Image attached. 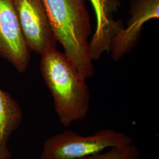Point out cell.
Segmentation results:
<instances>
[{
	"mask_svg": "<svg viewBox=\"0 0 159 159\" xmlns=\"http://www.w3.org/2000/svg\"><path fill=\"white\" fill-rule=\"evenodd\" d=\"M40 70L61 124L69 127L85 118L91 100L87 79L65 54L55 49L41 56Z\"/></svg>",
	"mask_w": 159,
	"mask_h": 159,
	"instance_id": "obj_1",
	"label": "cell"
},
{
	"mask_svg": "<svg viewBox=\"0 0 159 159\" xmlns=\"http://www.w3.org/2000/svg\"><path fill=\"white\" fill-rule=\"evenodd\" d=\"M51 29L69 61L86 79L94 68L90 50V18L85 0H42Z\"/></svg>",
	"mask_w": 159,
	"mask_h": 159,
	"instance_id": "obj_2",
	"label": "cell"
},
{
	"mask_svg": "<svg viewBox=\"0 0 159 159\" xmlns=\"http://www.w3.org/2000/svg\"><path fill=\"white\" fill-rule=\"evenodd\" d=\"M132 143L129 136L112 129L101 130L88 136L66 130L46 140L41 159H81L114 146Z\"/></svg>",
	"mask_w": 159,
	"mask_h": 159,
	"instance_id": "obj_3",
	"label": "cell"
},
{
	"mask_svg": "<svg viewBox=\"0 0 159 159\" xmlns=\"http://www.w3.org/2000/svg\"><path fill=\"white\" fill-rule=\"evenodd\" d=\"M14 3L24 39L31 51L43 56L57 49V40L43 1L14 0Z\"/></svg>",
	"mask_w": 159,
	"mask_h": 159,
	"instance_id": "obj_4",
	"label": "cell"
},
{
	"mask_svg": "<svg viewBox=\"0 0 159 159\" xmlns=\"http://www.w3.org/2000/svg\"><path fill=\"white\" fill-rule=\"evenodd\" d=\"M0 57L20 73L27 70L31 58L14 0H0Z\"/></svg>",
	"mask_w": 159,
	"mask_h": 159,
	"instance_id": "obj_5",
	"label": "cell"
},
{
	"mask_svg": "<svg viewBox=\"0 0 159 159\" xmlns=\"http://www.w3.org/2000/svg\"><path fill=\"white\" fill-rule=\"evenodd\" d=\"M127 25L114 37L110 51L112 59L117 61L130 53L137 45L144 25L159 18V0H132Z\"/></svg>",
	"mask_w": 159,
	"mask_h": 159,
	"instance_id": "obj_6",
	"label": "cell"
},
{
	"mask_svg": "<svg viewBox=\"0 0 159 159\" xmlns=\"http://www.w3.org/2000/svg\"><path fill=\"white\" fill-rule=\"evenodd\" d=\"M90 1L96 17V29L90 40V50L93 60H98L104 52H110L111 41L124 25L121 20H114V14L120 6V0Z\"/></svg>",
	"mask_w": 159,
	"mask_h": 159,
	"instance_id": "obj_7",
	"label": "cell"
},
{
	"mask_svg": "<svg viewBox=\"0 0 159 159\" xmlns=\"http://www.w3.org/2000/svg\"><path fill=\"white\" fill-rule=\"evenodd\" d=\"M22 120V111L18 102L0 88V159H10L8 142Z\"/></svg>",
	"mask_w": 159,
	"mask_h": 159,
	"instance_id": "obj_8",
	"label": "cell"
},
{
	"mask_svg": "<svg viewBox=\"0 0 159 159\" xmlns=\"http://www.w3.org/2000/svg\"><path fill=\"white\" fill-rule=\"evenodd\" d=\"M140 153L133 143L114 146L105 153H98L80 159H139Z\"/></svg>",
	"mask_w": 159,
	"mask_h": 159,
	"instance_id": "obj_9",
	"label": "cell"
}]
</instances>
